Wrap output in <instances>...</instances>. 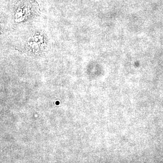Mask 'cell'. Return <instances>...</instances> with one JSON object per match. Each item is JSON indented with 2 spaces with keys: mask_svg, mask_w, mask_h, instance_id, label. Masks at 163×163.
I'll return each mask as SVG.
<instances>
[{
  "mask_svg": "<svg viewBox=\"0 0 163 163\" xmlns=\"http://www.w3.org/2000/svg\"><path fill=\"white\" fill-rule=\"evenodd\" d=\"M34 1L30 0H23L20 1L16 7L15 17L16 21H21L25 18L30 17L35 15L37 11Z\"/></svg>",
  "mask_w": 163,
  "mask_h": 163,
  "instance_id": "1",
  "label": "cell"
}]
</instances>
